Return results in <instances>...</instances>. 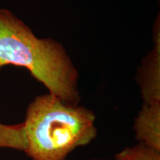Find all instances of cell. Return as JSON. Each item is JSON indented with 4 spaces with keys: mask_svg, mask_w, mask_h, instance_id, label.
Segmentation results:
<instances>
[{
    "mask_svg": "<svg viewBox=\"0 0 160 160\" xmlns=\"http://www.w3.org/2000/svg\"><path fill=\"white\" fill-rule=\"evenodd\" d=\"M153 51L148 57L142 68L140 85L144 104L160 103V37L158 31Z\"/></svg>",
    "mask_w": 160,
    "mask_h": 160,
    "instance_id": "cell-4",
    "label": "cell"
},
{
    "mask_svg": "<svg viewBox=\"0 0 160 160\" xmlns=\"http://www.w3.org/2000/svg\"><path fill=\"white\" fill-rule=\"evenodd\" d=\"M89 160H107V159H89Z\"/></svg>",
    "mask_w": 160,
    "mask_h": 160,
    "instance_id": "cell-7",
    "label": "cell"
},
{
    "mask_svg": "<svg viewBox=\"0 0 160 160\" xmlns=\"http://www.w3.org/2000/svg\"><path fill=\"white\" fill-rule=\"evenodd\" d=\"M25 68L49 93L79 105V73L63 46L52 39H39L7 9H0V69Z\"/></svg>",
    "mask_w": 160,
    "mask_h": 160,
    "instance_id": "cell-1",
    "label": "cell"
},
{
    "mask_svg": "<svg viewBox=\"0 0 160 160\" xmlns=\"http://www.w3.org/2000/svg\"><path fill=\"white\" fill-rule=\"evenodd\" d=\"M115 160H160V151L142 142H138L117 153Z\"/></svg>",
    "mask_w": 160,
    "mask_h": 160,
    "instance_id": "cell-6",
    "label": "cell"
},
{
    "mask_svg": "<svg viewBox=\"0 0 160 160\" xmlns=\"http://www.w3.org/2000/svg\"><path fill=\"white\" fill-rule=\"evenodd\" d=\"M95 121L93 112L82 105L51 93L38 96L26 110L24 152L32 160H65L73 150L97 137Z\"/></svg>",
    "mask_w": 160,
    "mask_h": 160,
    "instance_id": "cell-2",
    "label": "cell"
},
{
    "mask_svg": "<svg viewBox=\"0 0 160 160\" xmlns=\"http://www.w3.org/2000/svg\"><path fill=\"white\" fill-rule=\"evenodd\" d=\"M27 146L24 123L5 125L0 122V148L25 151Z\"/></svg>",
    "mask_w": 160,
    "mask_h": 160,
    "instance_id": "cell-5",
    "label": "cell"
},
{
    "mask_svg": "<svg viewBox=\"0 0 160 160\" xmlns=\"http://www.w3.org/2000/svg\"><path fill=\"white\" fill-rule=\"evenodd\" d=\"M133 129L138 142L160 151V103L144 104L136 117Z\"/></svg>",
    "mask_w": 160,
    "mask_h": 160,
    "instance_id": "cell-3",
    "label": "cell"
}]
</instances>
